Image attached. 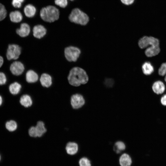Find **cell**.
I'll use <instances>...</instances> for the list:
<instances>
[{"label":"cell","mask_w":166,"mask_h":166,"mask_svg":"<svg viewBox=\"0 0 166 166\" xmlns=\"http://www.w3.org/2000/svg\"><path fill=\"white\" fill-rule=\"evenodd\" d=\"M19 102L22 106L27 108L32 105L33 100L30 95L25 94L21 96L20 98Z\"/></svg>","instance_id":"cell-17"},{"label":"cell","mask_w":166,"mask_h":166,"mask_svg":"<svg viewBox=\"0 0 166 166\" xmlns=\"http://www.w3.org/2000/svg\"><path fill=\"white\" fill-rule=\"evenodd\" d=\"M165 78H164V80H165V82H166V73L165 74Z\"/></svg>","instance_id":"cell-39"},{"label":"cell","mask_w":166,"mask_h":166,"mask_svg":"<svg viewBox=\"0 0 166 166\" xmlns=\"http://www.w3.org/2000/svg\"><path fill=\"white\" fill-rule=\"evenodd\" d=\"M5 127L9 131L13 132L17 129L18 124L14 120H10L6 122L5 124Z\"/></svg>","instance_id":"cell-23"},{"label":"cell","mask_w":166,"mask_h":166,"mask_svg":"<svg viewBox=\"0 0 166 166\" xmlns=\"http://www.w3.org/2000/svg\"></svg>","instance_id":"cell-41"},{"label":"cell","mask_w":166,"mask_h":166,"mask_svg":"<svg viewBox=\"0 0 166 166\" xmlns=\"http://www.w3.org/2000/svg\"><path fill=\"white\" fill-rule=\"evenodd\" d=\"M158 73L161 76L165 75L166 73V62L162 64L159 69Z\"/></svg>","instance_id":"cell-28"},{"label":"cell","mask_w":166,"mask_h":166,"mask_svg":"<svg viewBox=\"0 0 166 166\" xmlns=\"http://www.w3.org/2000/svg\"><path fill=\"white\" fill-rule=\"evenodd\" d=\"M40 15L42 19L44 21L52 23L59 19L60 11L55 6L49 5L41 9Z\"/></svg>","instance_id":"cell-2"},{"label":"cell","mask_w":166,"mask_h":166,"mask_svg":"<svg viewBox=\"0 0 166 166\" xmlns=\"http://www.w3.org/2000/svg\"><path fill=\"white\" fill-rule=\"evenodd\" d=\"M67 80L70 85L77 87L86 84L89 80V77L83 69L79 67H74L69 71Z\"/></svg>","instance_id":"cell-1"},{"label":"cell","mask_w":166,"mask_h":166,"mask_svg":"<svg viewBox=\"0 0 166 166\" xmlns=\"http://www.w3.org/2000/svg\"><path fill=\"white\" fill-rule=\"evenodd\" d=\"M105 83L106 86L109 87L113 86L114 81L113 79L108 78L105 80Z\"/></svg>","instance_id":"cell-32"},{"label":"cell","mask_w":166,"mask_h":166,"mask_svg":"<svg viewBox=\"0 0 166 166\" xmlns=\"http://www.w3.org/2000/svg\"><path fill=\"white\" fill-rule=\"evenodd\" d=\"M69 19L72 23L82 26L86 25L89 21L87 15L78 8L72 10L69 16Z\"/></svg>","instance_id":"cell-3"},{"label":"cell","mask_w":166,"mask_h":166,"mask_svg":"<svg viewBox=\"0 0 166 166\" xmlns=\"http://www.w3.org/2000/svg\"><path fill=\"white\" fill-rule=\"evenodd\" d=\"M38 79V73L33 70H29L26 73V80L28 83H33L36 82Z\"/></svg>","instance_id":"cell-13"},{"label":"cell","mask_w":166,"mask_h":166,"mask_svg":"<svg viewBox=\"0 0 166 166\" xmlns=\"http://www.w3.org/2000/svg\"><path fill=\"white\" fill-rule=\"evenodd\" d=\"M39 81L42 86L46 88L50 87L53 83L51 76L46 73H43L41 75Z\"/></svg>","instance_id":"cell-11"},{"label":"cell","mask_w":166,"mask_h":166,"mask_svg":"<svg viewBox=\"0 0 166 166\" xmlns=\"http://www.w3.org/2000/svg\"><path fill=\"white\" fill-rule=\"evenodd\" d=\"M21 47L17 44L9 45L6 53L7 59L9 60L18 59L21 54Z\"/></svg>","instance_id":"cell-5"},{"label":"cell","mask_w":166,"mask_h":166,"mask_svg":"<svg viewBox=\"0 0 166 166\" xmlns=\"http://www.w3.org/2000/svg\"><path fill=\"white\" fill-rule=\"evenodd\" d=\"M7 81V78L5 74L0 72V85H3L5 84Z\"/></svg>","instance_id":"cell-29"},{"label":"cell","mask_w":166,"mask_h":166,"mask_svg":"<svg viewBox=\"0 0 166 166\" xmlns=\"http://www.w3.org/2000/svg\"><path fill=\"white\" fill-rule=\"evenodd\" d=\"M4 62V59L3 57L0 55V68L2 66Z\"/></svg>","instance_id":"cell-35"},{"label":"cell","mask_w":166,"mask_h":166,"mask_svg":"<svg viewBox=\"0 0 166 166\" xmlns=\"http://www.w3.org/2000/svg\"><path fill=\"white\" fill-rule=\"evenodd\" d=\"M54 3L56 5L62 8H65L68 4V0H55Z\"/></svg>","instance_id":"cell-26"},{"label":"cell","mask_w":166,"mask_h":166,"mask_svg":"<svg viewBox=\"0 0 166 166\" xmlns=\"http://www.w3.org/2000/svg\"><path fill=\"white\" fill-rule=\"evenodd\" d=\"M20 2H21L22 3H23L25 1V0H18Z\"/></svg>","instance_id":"cell-38"},{"label":"cell","mask_w":166,"mask_h":166,"mask_svg":"<svg viewBox=\"0 0 166 166\" xmlns=\"http://www.w3.org/2000/svg\"><path fill=\"white\" fill-rule=\"evenodd\" d=\"M160 102L163 105L166 106V94L164 95L161 97Z\"/></svg>","instance_id":"cell-34"},{"label":"cell","mask_w":166,"mask_h":166,"mask_svg":"<svg viewBox=\"0 0 166 166\" xmlns=\"http://www.w3.org/2000/svg\"><path fill=\"white\" fill-rule=\"evenodd\" d=\"M35 127L38 137L42 136L47 131L45 124L42 121H38Z\"/></svg>","instance_id":"cell-20"},{"label":"cell","mask_w":166,"mask_h":166,"mask_svg":"<svg viewBox=\"0 0 166 166\" xmlns=\"http://www.w3.org/2000/svg\"><path fill=\"white\" fill-rule=\"evenodd\" d=\"M119 162L121 166H130L132 162L131 157L126 153L122 154L121 156Z\"/></svg>","instance_id":"cell-18"},{"label":"cell","mask_w":166,"mask_h":166,"mask_svg":"<svg viewBox=\"0 0 166 166\" xmlns=\"http://www.w3.org/2000/svg\"><path fill=\"white\" fill-rule=\"evenodd\" d=\"M152 88L153 91L157 94L163 93L165 89L164 84L160 81L155 82L152 85Z\"/></svg>","instance_id":"cell-14"},{"label":"cell","mask_w":166,"mask_h":166,"mask_svg":"<svg viewBox=\"0 0 166 166\" xmlns=\"http://www.w3.org/2000/svg\"><path fill=\"white\" fill-rule=\"evenodd\" d=\"M126 148L124 143L122 141H119L115 143L114 150L117 153H119L125 150Z\"/></svg>","instance_id":"cell-24"},{"label":"cell","mask_w":166,"mask_h":166,"mask_svg":"<svg viewBox=\"0 0 166 166\" xmlns=\"http://www.w3.org/2000/svg\"><path fill=\"white\" fill-rule=\"evenodd\" d=\"M33 36L38 39H41L45 36L47 33V30L41 24L34 26L32 30Z\"/></svg>","instance_id":"cell-8"},{"label":"cell","mask_w":166,"mask_h":166,"mask_svg":"<svg viewBox=\"0 0 166 166\" xmlns=\"http://www.w3.org/2000/svg\"><path fill=\"white\" fill-rule=\"evenodd\" d=\"M65 59L69 62H76L79 57L81 51L77 47L69 46L66 47L64 51Z\"/></svg>","instance_id":"cell-4"},{"label":"cell","mask_w":166,"mask_h":166,"mask_svg":"<svg viewBox=\"0 0 166 166\" xmlns=\"http://www.w3.org/2000/svg\"><path fill=\"white\" fill-rule=\"evenodd\" d=\"M24 14L27 18H32L34 16L36 12V7L32 4H28L24 8Z\"/></svg>","instance_id":"cell-16"},{"label":"cell","mask_w":166,"mask_h":166,"mask_svg":"<svg viewBox=\"0 0 166 166\" xmlns=\"http://www.w3.org/2000/svg\"><path fill=\"white\" fill-rule=\"evenodd\" d=\"M7 11L5 7L0 9V21L3 20L6 17Z\"/></svg>","instance_id":"cell-31"},{"label":"cell","mask_w":166,"mask_h":166,"mask_svg":"<svg viewBox=\"0 0 166 166\" xmlns=\"http://www.w3.org/2000/svg\"><path fill=\"white\" fill-rule=\"evenodd\" d=\"M69 0L72 1H74V0Z\"/></svg>","instance_id":"cell-40"},{"label":"cell","mask_w":166,"mask_h":166,"mask_svg":"<svg viewBox=\"0 0 166 166\" xmlns=\"http://www.w3.org/2000/svg\"><path fill=\"white\" fill-rule=\"evenodd\" d=\"M65 148L68 154L73 155L76 154L78 152V146L76 143L69 142L66 144Z\"/></svg>","instance_id":"cell-15"},{"label":"cell","mask_w":166,"mask_h":166,"mask_svg":"<svg viewBox=\"0 0 166 166\" xmlns=\"http://www.w3.org/2000/svg\"><path fill=\"white\" fill-rule=\"evenodd\" d=\"M10 69L11 73L17 76L20 75L22 74L25 69L24 64L19 61L13 62L11 64Z\"/></svg>","instance_id":"cell-9"},{"label":"cell","mask_w":166,"mask_h":166,"mask_svg":"<svg viewBox=\"0 0 166 166\" xmlns=\"http://www.w3.org/2000/svg\"><path fill=\"white\" fill-rule=\"evenodd\" d=\"M70 104L71 106L74 109H77L82 107L85 103L83 97L79 93L73 95L70 98Z\"/></svg>","instance_id":"cell-7"},{"label":"cell","mask_w":166,"mask_h":166,"mask_svg":"<svg viewBox=\"0 0 166 166\" xmlns=\"http://www.w3.org/2000/svg\"><path fill=\"white\" fill-rule=\"evenodd\" d=\"M3 98L2 96L0 95V106H1L3 103Z\"/></svg>","instance_id":"cell-36"},{"label":"cell","mask_w":166,"mask_h":166,"mask_svg":"<svg viewBox=\"0 0 166 166\" xmlns=\"http://www.w3.org/2000/svg\"><path fill=\"white\" fill-rule=\"evenodd\" d=\"M139 47L141 49L147 47L148 46H159V41L153 37L145 36L140 38L138 42Z\"/></svg>","instance_id":"cell-6"},{"label":"cell","mask_w":166,"mask_h":166,"mask_svg":"<svg viewBox=\"0 0 166 166\" xmlns=\"http://www.w3.org/2000/svg\"><path fill=\"white\" fill-rule=\"evenodd\" d=\"M4 8H5V6H4L0 3V9Z\"/></svg>","instance_id":"cell-37"},{"label":"cell","mask_w":166,"mask_h":166,"mask_svg":"<svg viewBox=\"0 0 166 166\" xmlns=\"http://www.w3.org/2000/svg\"><path fill=\"white\" fill-rule=\"evenodd\" d=\"M22 3L18 0H12L11 5L15 9H20L22 6Z\"/></svg>","instance_id":"cell-30"},{"label":"cell","mask_w":166,"mask_h":166,"mask_svg":"<svg viewBox=\"0 0 166 166\" xmlns=\"http://www.w3.org/2000/svg\"><path fill=\"white\" fill-rule=\"evenodd\" d=\"M159 46H150L145 51V53L148 57H152L157 55L160 52Z\"/></svg>","instance_id":"cell-19"},{"label":"cell","mask_w":166,"mask_h":166,"mask_svg":"<svg viewBox=\"0 0 166 166\" xmlns=\"http://www.w3.org/2000/svg\"><path fill=\"white\" fill-rule=\"evenodd\" d=\"M22 89L21 85L17 82H14L11 84L9 87V90L11 94L16 95L20 92Z\"/></svg>","instance_id":"cell-21"},{"label":"cell","mask_w":166,"mask_h":166,"mask_svg":"<svg viewBox=\"0 0 166 166\" xmlns=\"http://www.w3.org/2000/svg\"><path fill=\"white\" fill-rule=\"evenodd\" d=\"M123 4L126 5H129L132 4L134 0H121Z\"/></svg>","instance_id":"cell-33"},{"label":"cell","mask_w":166,"mask_h":166,"mask_svg":"<svg viewBox=\"0 0 166 166\" xmlns=\"http://www.w3.org/2000/svg\"><path fill=\"white\" fill-rule=\"evenodd\" d=\"M79 166H91L90 160L87 157H83L79 161Z\"/></svg>","instance_id":"cell-25"},{"label":"cell","mask_w":166,"mask_h":166,"mask_svg":"<svg viewBox=\"0 0 166 166\" xmlns=\"http://www.w3.org/2000/svg\"><path fill=\"white\" fill-rule=\"evenodd\" d=\"M142 72L144 74L146 75L151 74L154 71V68L150 62H145L142 66Z\"/></svg>","instance_id":"cell-22"},{"label":"cell","mask_w":166,"mask_h":166,"mask_svg":"<svg viewBox=\"0 0 166 166\" xmlns=\"http://www.w3.org/2000/svg\"><path fill=\"white\" fill-rule=\"evenodd\" d=\"M31 31V27L27 23H21L20 26L16 30V34L20 37L25 38L29 36Z\"/></svg>","instance_id":"cell-10"},{"label":"cell","mask_w":166,"mask_h":166,"mask_svg":"<svg viewBox=\"0 0 166 166\" xmlns=\"http://www.w3.org/2000/svg\"><path fill=\"white\" fill-rule=\"evenodd\" d=\"M10 21L15 23L21 22L23 19V15L21 12L17 9L10 12L9 14Z\"/></svg>","instance_id":"cell-12"},{"label":"cell","mask_w":166,"mask_h":166,"mask_svg":"<svg viewBox=\"0 0 166 166\" xmlns=\"http://www.w3.org/2000/svg\"><path fill=\"white\" fill-rule=\"evenodd\" d=\"M28 132L29 135L31 137L34 138L38 137L35 126H31L29 129Z\"/></svg>","instance_id":"cell-27"}]
</instances>
